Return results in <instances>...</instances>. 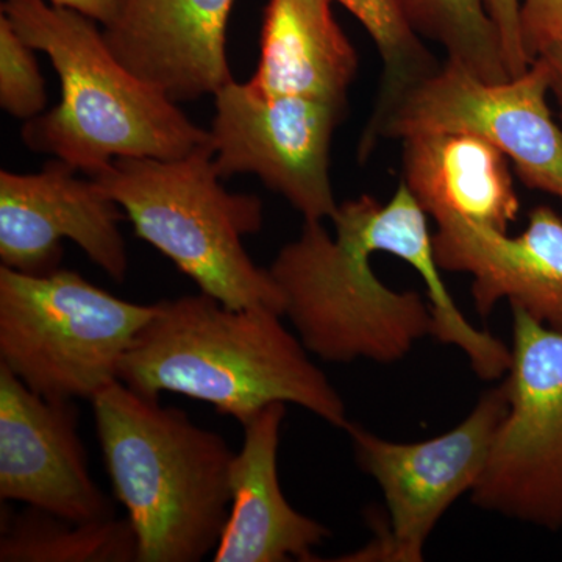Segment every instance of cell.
Masks as SVG:
<instances>
[{
	"label": "cell",
	"mask_w": 562,
	"mask_h": 562,
	"mask_svg": "<svg viewBox=\"0 0 562 562\" xmlns=\"http://www.w3.org/2000/svg\"><path fill=\"white\" fill-rule=\"evenodd\" d=\"M0 498L70 522L113 519L79 436L74 401H50L0 364Z\"/></svg>",
	"instance_id": "7c38bea8"
},
{
	"label": "cell",
	"mask_w": 562,
	"mask_h": 562,
	"mask_svg": "<svg viewBox=\"0 0 562 562\" xmlns=\"http://www.w3.org/2000/svg\"><path fill=\"white\" fill-rule=\"evenodd\" d=\"M333 2L341 3L361 22L382 58L383 72L379 98L358 147V155L361 160H366L375 150L376 132L390 116L391 111L414 87L438 70L441 63L428 50L424 41L414 31L397 0H333Z\"/></svg>",
	"instance_id": "ffe728a7"
},
{
	"label": "cell",
	"mask_w": 562,
	"mask_h": 562,
	"mask_svg": "<svg viewBox=\"0 0 562 562\" xmlns=\"http://www.w3.org/2000/svg\"><path fill=\"white\" fill-rule=\"evenodd\" d=\"M236 0H124L103 27L114 57L173 102L216 94L232 80L225 33Z\"/></svg>",
	"instance_id": "5bb4252c"
},
{
	"label": "cell",
	"mask_w": 562,
	"mask_h": 562,
	"mask_svg": "<svg viewBox=\"0 0 562 562\" xmlns=\"http://www.w3.org/2000/svg\"><path fill=\"white\" fill-rule=\"evenodd\" d=\"M513 308L508 412L473 487L479 508L562 528V333Z\"/></svg>",
	"instance_id": "52a82bcc"
},
{
	"label": "cell",
	"mask_w": 562,
	"mask_h": 562,
	"mask_svg": "<svg viewBox=\"0 0 562 562\" xmlns=\"http://www.w3.org/2000/svg\"><path fill=\"white\" fill-rule=\"evenodd\" d=\"M0 562H138V541L128 519L70 522L27 506L0 516Z\"/></svg>",
	"instance_id": "d6986e66"
},
{
	"label": "cell",
	"mask_w": 562,
	"mask_h": 562,
	"mask_svg": "<svg viewBox=\"0 0 562 562\" xmlns=\"http://www.w3.org/2000/svg\"><path fill=\"white\" fill-rule=\"evenodd\" d=\"M427 216L401 181L386 203L372 195H360L339 203L331 221L336 231L349 233L373 254H390L408 262L427 286L431 336L447 346L458 347L480 379L486 382L502 379L512 366V349L491 333L473 327L450 297L439 273Z\"/></svg>",
	"instance_id": "2e32d148"
},
{
	"label": "cell",
	"mask_w": 562,
	"mask_h": 562,
	"mask_svg": "<svg viewBox=\"0 0 562 562\" xmlns=\"http://www.w3.org/2000/svg\"><path fill=\"white\" fill-rule=\"evenodd\" d=\"M549 94L550 72L541 58L505 81L480 79L446 60L391 111L376 144L422 132L473 133L513 162L525 187L562 203V128Z\"/></svg>",
	"instance_id": "9c48e42d"
},
{
	"label": "cell",
	"mask_w": 562,
	"mask_h": 562,
	"mask_svg": "<svg viewBox=\"0 0 562 562\" xmlns=\"http://www.w3.org/2000/svg\"><path fill=\"white\" fill-rule=\"evenodd\" d=\"M65 161L38 173L0 172V261L31 276L60 269L69 239L110 279L124 281L128 258L121 206L94 179H77Z\"/></svg>",
	"instance_id": "8fae6325"
},
{
	"label": "cell",
	"mask_w": 562,
	"mask_h": 562,
	"mask_svg": "<svg viewBox=\"0 0 562 562\" xmlns=\"http://www.w3.org/2000/svg\"><path fill=\"white\" fill-rule=\"evenodd\" d=\"M281 317L228 308L205 292L158 302L121 362L120 382L149 397L172 392L210 403L241 427L272 403H294L346 430L341 395Z\"/></svg>",
	"instance_id": "6da1fadb"
},
{
	"label": "cell",
	"mask_w": 562,
	"mask_h": 562,
	"mask_svg": "<svg viewBox=\"0 0 562 562\" xmlns=\"http://www.w3.org/2000/svg\"><path fill=\"white\" fill-rule=\"evenodd\" d=\"M491 20L501 36L503 54L509 76H522L530 68L531 61L525 54L522 33H520V5L522 0H484Z\"/></svg>",
	"instance_id": "cb8c5ba5"
},
{
	"label": "cell",
	"mask_w": 562,
	"mask_h": 562,
	"mask_svg": "<svg viewBox=\"0 0 562 562\" xmlns=\"http://www.w3.org/2000/svg\"><path fill=\"white\" fill-rule=\"evenodd\" d=\"M124 210L136 236L169 258L201 292L228 308H271L283 297L269 269L258 268L243 239L262 227L257 195L221 184L209 143L184 157L116 158L92 177Z\"/></svg>",
	"instance_id": "277c9868"
},
{
	"label": "cell",
	"mask_w": 562,
	"mask_h": 562,
	"mask_svg": "<svg viewBox=\"0 0 562 562\" xmlns=\"http://www.w3.org/2000/svg\"><path fill=\"white\" fill-rule=\"evenodd\" d=\"M520 33L531 63L552 44L562 41V0H522Z\"/></svg>",
	"instance_id": "603a6c76"
},
{
	"label": "cell",
	"mask_w": 562,
	"mask_h": 562,
	"mask_svg": "<svg viewBox=\"0 0 562 562\" xmlns=\"http://www.w3.org/2000/svg\"><path fill=\"white\" fill-rule=\"evenodd\" d=\"M47 2L55 7L77 11L105 27L117 16L124 0H47Z\"/></svg>",
	"instance_id": "d4e9b609"
},
{
	"label": "cell",
	"mask_w": 562,
	"mask_h": 562,
	"mask_svg": "<svg viewBox=\"0 0 562 562\" xmlns=\"http://www.w3.org/2000/svg\"><path fill=\"white\" fill-rule=\"evenodd\" d=\"M538 58H541L546 63L547 68H549L550 92L557 99L562 117V41L543 49Z\"/></svg>",
	"instance_id": "484cf974"
},
{
	"label": "cell",
	"mask_w": 562,
	"mask_h": 562,
	"mask_svg": "<svg viewBox=\"0 0 562 562\" xmlns=\"http://www.w3.org/2000/svg\"><path fill=\"white\" fill-rule=\"evenodd\" d=\"M506 412L508 398L502 383L482 395L453 430L427 441H387L350 422L346 431L355 458L361 471L382 487L390 520L372 542L336 561L424 560L425 542L436 524L479 483Z\"/></svg>",
	"instance_id": "ba28073f"
},
{
	"label": "cell",
	"mask_w": 562,
	"mask_h": 562,
	"mask_svg": "<svg viewBox=\"0 0 562 562\" xmlns=\"http://www.w3.org/2000/svg\"><path fill=\"white\" fill-rule=\"evenodd\" d=\"M35 49L0 16V106L18 117L31 121L47 105L46 87L41 77Z\"/></svg>",
	"instance_id": "7402d4cb"
},
{
	"label": "cell",
	"mask_w": 562,
	"mask_h": 562,
	"mask_svg": "<svg viewBox=\"0 0 562 562\" xmlns=\"http://www.w3.org/2000/svg\"><path fill=\"white\" fill-rule=\"evenodd\" d=\"M333 0H269L251 88L347 105L358 54L333 16Z\"/></svg>",
	"instance_id": "ac0fdd59"
},
{
	"label": "cell",
	"mask_w": 562,
	"mask_h": 562,
	"mask_svg": "<svg viewBox=\"0 0 562 562\" xmlns=\"http://www.w3.org/2000/svg\"><path fill=\"white\" fill-rule=\"evenodd\" d=\"M402 140L403 183L436 222L462 217L508 233L520 210L508 158L468 132H422Z\"/></svg>",
	"instance_id": "e0dca14e"
},
{
	"label": "cell",
	"mask_w": 562,
	"mask_h": 562,
	"mask_svg": "<svg viewBox=\"0 0 562 562\" xmlns=\"http://www.w3.org/2000/svg\"><path fill=\"white\" fill-rule=\"evenodd\" d=\"M420 38L439 44L447 60L486 81L512 79L501 36L484 0H397Z\"/></svg>",
	"instance_id": "44dd1931"
},
{
	"label": "cell",
	"mask_w": 562,
	"mask_h": 562,
	"mask_svg": "<svg viewBox=\"0 0 562 562\" xmlns=\"http://www.w3.org/2000/svg\"><path fill=\"white\" fill-rule=\"evenodd\" d=\"M92 403L114 497L127 512L138 562H199L220 546L235 452L188 414L117 380Z\"/></svg>",
	"instance_id": "3957f363"
},
{
	"label": "cell",
	"mask_w": 562,
	"mask_h": 562,
	"mask_svg": "<svg viewBox=\"0 0 562 562\" xmlns=\"http://www.w3.org/2000/svg\"><path fill=\"white\" fill-rule=\"evenodd\" d=\"M158 303L122 301L80 273L0 268V364L50 401H92L120 380L121 362Z\"/></svg>",
	"instance_id": "5b68a950"
},
{
	"label": "cell",
	"mask_w": 562,
	"mask_h": 562,
	"mask_svg": "<svg viewBox=\"0 0 562 562\" xmlns=\"http://www.w3.org/2000/svg\"><path fill=\"white\" fill-rule=\"evenodd\" d=\"M2 14L60 77V103L22 128L29 149L92 179L116 158L172 160L209 143L210 132L114 57L90 18L46 0H5Z\"/></svg>",
	"instance_id": "7a4b0ae2"
},
{
	"label": "cell",
	"mask_w": 562,
	"mask_h": 562,
	"mask_svg": "<svg viewBox=\"0 0 562 562\" xmlns=\"http://www.w3.org/2000/svg\"><path fill=\"white\" fill-rule=\"evenodd\" d=\"M286 403H272L243 425L232 465V503L214 562L317 561L314 549L330 538L324 525L284 498L279 482L281 425Z\"/></svg>",
	"instance_id": "9a60e30c"
},
{
	"label": "cell",
	"mask_w": 562,
	"mask_h": 562,
	"mask_svg": "<svg viewBox=\"0 0 562 562\" xmlns=\"http://www.w3.org/2000/svg\"><path fill=\"white\" fill-rule=\"evenodd\" d=\"M372 255L349 233L331 238L322 222L305 221L269 268L283 316L321 360L391 364L431 335L430 303L419 292L387 288L373 272Z\"/></svg>",
	"instance_id": "8992f818"
},
{
	"label": "cell",
	"mask_w": 562,
	"mask_h": 562,
	"mask_svg": "<svg viewBox=\"0 0 562 562\" xmlns=\"http://www.w3.org/2000/svg\"><path fill=\"white\" fill-rule=\"evenodd\" d=\"M432 247L439 269L472 276L476 312L486 316L506 299L550 330L562 333V216L531 211L522 235L462 217L436 222Z\"/></svg>",
	"instance_id": "4fadbf2b"
},
{
	"label": "cell",
	"mask_w": 562,
	"mask_h": 562,
	"mask_svg": "<svg viewBox=\"0 0 562 562\" xmlns=\"http://www.w3.org/2000/svg\"><path fill=\"white\" fill-rule=\"evenodd\" d=\"M214 101L210 138L222 180L255 173L303 220L335 217L339 203L331 187L330 149L346 106L299 95H265L249 81L233 79Z\"/></svg>",
	"instance_id": "30bf717a"
}]
</instances>
